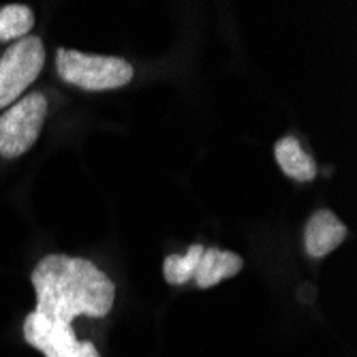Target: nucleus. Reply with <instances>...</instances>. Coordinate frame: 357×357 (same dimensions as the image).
Returning a JSON list of instances; mask_svg holds the SVG:
<instances>
[{
    "label": "nucleus",
    "mask_w": 357,
    "mask_h": 357,
    "mask_svg": "<svg viewBox=\"0 0 357 357\" xmlns=\"http://www.w3.org/2000/svg\"><path fill=\"white\" fill-rule=\"evenodd\" d=\"M37 294L35 312L52 323L73 326L77 317H105L116 300L112 278L88 259L47 255L32 272Z\"/></svg>",
    "instance_id": "f257e3e1"
},
{
    "label": "nucleus",
    "mask_w": 357,
    "mask_h": 357,
    "mask_svg": "<svg viewBox=\"0 0 357 357\" xmlns=\"http://www.w3.org/2000/svg\"><path fill=\"white\" fill-rule=\"evenodd\" d=\"M58 75L88 92L122 88L133 79V64L118 56H96L60 47L56 52Z\"/></svg>",
    "instance_id": "f03ea898"
},
{
    "label": "nucleus",
    "mask_w": 357,
    "mask_h": 357,
    "mask_svg": "<svg viewBox=\"0 0 357 357\" xmlns=\"http://www.w3.org/2000/svg\"><path fill=\"white\" fill-rule=\"evenodd\" d=\"M47 118V99L41 92L26 94L0 114V156L17 158L37 144Z\"/></svg>",
    "instance_id": "7ed1b4c3"
},
{
    "label": "nucleus",
    "mask_w": 357,
    "mask_h": 357,
    "mask_svg": "<svg viewBox=\"0 0 357 357\" xmlns=\"http://www.w3.org/2000/svg\"><path fill=\"white\" fill-rule=\"evenodd\" d=\"M45 64V47L39 37L15 41L0 58V109L22 99V92L35 82Z\"/></svg>",
    "instance_id": "20e7f679"
},
{
    "label": "nucleus",
    "mask_w": 357,
    "mask_h": 357,
    "mask_svg": "<svg viewBox=\"0 0 357 357\" xmlns=\"http://www.w3.org/2000/svg\"><path fill=\"white\" fill-rule=\"evenodd\" d=\"M24 338L45 357H101L90 340H77L73 326L45 321L35 310L24 321Z\"/></svg>",
    "instance_id": "39448f33"
},
{
    "label": "nucleus",
    "mask_w": 357,
    "mask_h": 357,
    "mask_svg": "<svg viewBox=\"0 0 357 357\" xmlns=\"http://www.w3.org/2000/svg\"><path fill=\"white\" fill-rule=\"evenodd\" d=\"M347 238L344 222L330 210H319L310 216L306 231H304V246L312 259H323L334 252Z\"/></svg>",
    "instance_id": "423d86ee"
},
{
    "label": "nucleus",
    "mask_w": 357,
    "mask_h": 357,
    "mask_svg": "<svg viewBox=\"0 0 357 357\" xmlns=\"http://www.w3.org/2000/svg\"><path fill=\"white\" fill-rule=\"evenodd\" d=\"M244 268V259L231 250H220V248H206L197 268H195L192 280L199 289L216 287L218 282L236 276Z\"/></svg>",
    "instance_id": "0eeeda50"
},
{
    "label": "nucleus",
    "mask_w": 357,
    "mask_h": 357,
    "mask_svg": "<svg viewBox=\"0 0 357 357\" xmlns=\"http://www.w3.org/2000/svg\"><path fill=\"white\" fill-rule=\"evenodd\" d=\"M274 156L287 178L296 182H312L317 178L314 158L302 148V144L294 135H287L274 144Z\"/></svg>",
    "instance_id": "6e6552de"
},
{
    "label": "nucleus",
    "mask_w": 357,
    "mask_h": 357,
    "mask_svg": "<svg viewBox=\"0 0 357 357\" xmlns=\"http://www.w3.org/2000/svg\"><path fill=\"white\" fill-rule=\"evenodd\" d=\"M35 26V13L26 5H7L0 9V41H20Z\"/></svg>",
    "instance_id": "1a4fd4ad"
},
{
    "label": "nucleus",
    "mask_w": 357,
    "mask_h": 357,
    "mask_svg": "<svg viewBox=\"0 0 357 357\" xmlns=\"http://www.w3.org/2000/svg\"><path fill=\"white\" fill-rule=\"evenodd\" d=\"M206 246L202 244H192L184 255H167L163 261V274L169 284H184L192 280L195 268H197L199 259L204 255Z\"/></svg>",
    "instance_id": "9d476101"
}]
</instances>
